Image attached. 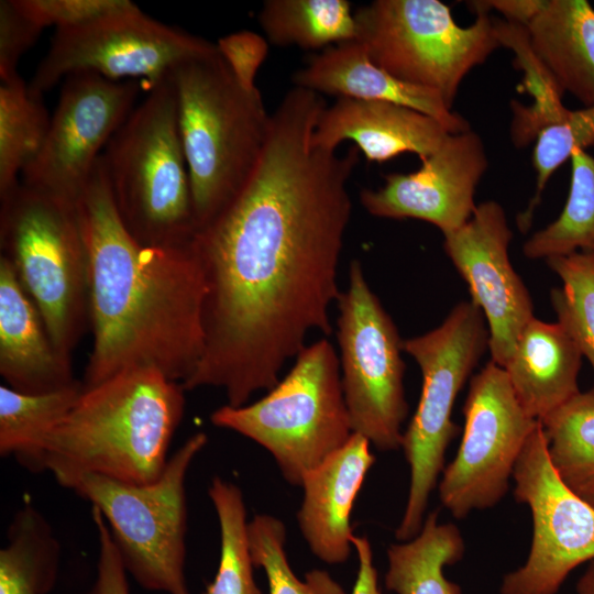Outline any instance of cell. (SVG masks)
<instances>
[{"label": "cell", "instance_id": "cell-6", "mask_svg": "<svg viewBox=\"0 0 594 594\" xmlns=\"http://www.w3.org/2000/svg\"><path fill=\"white\" fill-rule=\"evenodd\" d=\"M210 420L262 446L284 479L300 486L309 471L353 435L334 346L327 338L306 345L265 396L239 407L226 404Z\"/></svg>", "mask_w": 594, "mask_h": 594}, {"label": "cell", "instance_id": "cell-40", "mask_svg": "<svg viewBox=\"0 0 594 594\" xmlns=\"http://www.w3.org/2000/svg\"><path fill=\"white\" fill-rule=\"evenodd\" d=\"M547 0H492L472 1L475 11L488 12L495 9L506 21L527 26L528 23L542 10Z\"/></svg>", "mask_w": 594, "mask_h": 594}, {"label": "cell", "instance_id": "cell-25", "mask_svg": "<svg viewBox=\"0 0 594 594\" xmlns=\"http://www.w3.org/2000/svg\"><path fill=\"white\" fill-rule=\"evenodd\" d=\"M0 550V594H48L55 586L61 544L48 521L32 505L13 516Z\"/></svg>", "mask_w": 594, "mask_h": 594}, {"label": "cell", "instance_id": "cell-18", "mask_svg": "<svg viewBox=\"0 0 594 594\" xmlns=\"http://www.w3.org/2000/svg\"><path fill=\"white\" fill-rule=\"evenodd\" d=\"M449 134L439 121L406 106L338 98L321 111L311 145L337 151L343 141H352L369 161L381 163L403 153L422 160L436 152Z\"/></svg>", "mask_w": 594, "mask_h": 594}, {"label": "cell", "instance_id": "cell-36", "mask_svg": "<svg viewBox=\"0 0 594 594\" xmlns=\"http://www.w3.org/2000/svg\"><path fill=\"white\" fill-rule=\"evenodd\" d=\"M16 7L41 29L86 25L130 7L129 0H14Z\"/></svg>", "mask_w": 594, "mask_h": 594}, {"label": "cell", "instance_id": "cell-13", "mask_svg": "<svg viewBox=\"0 0 594 594\" xmlns=\"http://www.w3.org/2000/svg\"><path fill=\"white\" fill-rule=\"evenodd\" d=\"M464 429L439 484L442 505L457 519L495 506L539 420L521 407L503 367L490 361L475 374L463 406Z\"/></svg>", "mask_w": 594, "mask_h": 594}, {"label": "cell", "instance_id": "cell-37", "mask_svg": "<svg viewBox=\"0 0 594 594\" xmlns=\"http://www.w3.org/2000/svg\"><path fill=\"white\" fill-rule=\"evenodd\" d=\"M43 29L26 16L14 0L0 1V78L8 81L18 76L22 55L34 44Z\"/></svg>", "mask_w": 594, "mask_h": 594}, {"label": "cell", "instance_id": "cell-23", "mask_svg": "<svg viewBox=\"0 0 594 594\" xmlns=\"http://www.w3.org/2000/svg\"><path fill=\"white\" fill-rule=\"evenodd\" d=\"M530 46L562 92L594 106V8L585 0H547L526 26Z\"/></svg>", "mask_w": 594, "mask_h": 594}, {"label": "cell", "instance_id": "cell-27", "mask_svg": "<svg viewBox=\"0 0 594 594\" xmlns=\"http://www.w3.org/2000/svg\"><path fill=\"white\" fill-rule=\"evenodd\" d=\"M81 382L43 394H26L7 385L0 386V455H13L22 466L36 472L38 448L72 409Z\"/></svg>", "mask_w": 594, "mask_h": 594}, {"label": "cell", "instance_id": "cell-26", "mask_svg": "<svg viewBox=\"0 0 594 594\" xmlns=\"http://www.w3.org/2000/svg\"><path fill=\"white\" fill-rule=\"evenodd\" d=\"M257 19L267 40L277 46L321 52L358 37L346 0H266Z\"/></svg>", "mask_w": 594, "mask_h": 594}, {"label": "cell", "instance_id": "cell-29", "mask_svg": "<svg viewBox=\"0 0 594 594\" xmlns=\"http://www.w3.org/2000/svg\"><path fill=\"white\" fill-rule=\"evenodd\" d=\"M570 158L565 206L557 220L525 242L522 252L528 258L547 261L594 250V157L584 148H574Z\"/></svg>", "mask_w": 594, "mask_h": 594}, {"label": "cell", "instance_id": "cell-38", "mask_svg": "<svg viewBox=\"0 0 594 594\" xmlns=\"http://www.w3.org/2000/svg\"><path fill=\"white\" fill-rule=\"evenodd\" d=\"M217 48L239 84L251 91L267 53V41L255 32L242 30L218 40Z\"/></svg>", "mask_w": 594, "mask_h": 594}, {"label": "cell", "instance_id": "cell-34", "mask_svg": "<svg viewBox=\"0 0 594 594\" xmlns=\"http://www.w3.org/2000/svg\"><path fill=\"white\" fill-rule=\"evenodd\" d=\"M248 531L253 564L264 570L271 594H346L326 571L312 570L304 580L295 575L285 551L286 528L278 518L256 515Z\"/></svg>", "mask_w": 594, "mask_h": 594}, {"label": "cell", "instance_id": "cell-43", "mask_svg": "<svg viewBox=\"0 0 594 594\" xmlns=\"http://www.w3.org/2000/svg\"><path fill=\"white\" fill-rule=\"evenodd\" d=\"M572 490L594 507V480L578 485Z\"/></svg>", "mask_w": 594, "mask_h": 594}, {"label": "cell", "instance_id": "cell-3", "mask_svg": "<svg viewBox=\"0 0 594 594\" xmlns=\"http://www.w3.org/2000/svg\"><path fill=\"white\" fill-rule=\"evenodd\" d=\"M184 387L152 369H131L82 388L42 440L36 472L57 483L96 474L144 485L163 473L185 409Z\"/></svg>", "mask_w": 594, "mask_h": 594}, {"label": "cell", "instance_id": "cell-20", "mask_svg": "<svg viewBox=\"0 0 594 594\" xmlns=\"http://www.w3.org/2000/svg\"><path fill=\"white\" fill-rule=\"evenodd\" d=\"M293 80L295 87L319 95L413 108L439 121L449 133L471 130L466 119L452 111L437 91L402 81L375 65L356 38L315 54Z\"/></svg>", "mask_w": 594, "mask_h": 594}, {"label": "cell", "instance_id": "cell-11", "mask_svg": "<svg viewBox=\"0 0 594 594\" xmlns=\"http://www.w3.org/2000/svg\"><path fill=\"white\" fill-rule=\"evenodd\" d=\"M337 306L338 356L352 430L381 451L397 450L408 415L403 340L358 260L350 264Z\"/></svg>", "mask_w": 594, "mask_h": 594}, {"label": "cell", "instance_id": "cell-22", "mask_svg": "<svg viewBox=\"0 0 594 594\" xmlns=\"http://www.w3.org/2000/svg\"><path fill=\"white\" fill-rule=\"evenodd\" d=\"M583 355L564 327L532 318L504 367L524 410L541 420L580 393Z\"/></svg>", "mask_w": 594, "mask_h": 594}, {"label": "cell", "instance_id": "cell-19", "mask_svg": "<svg viewBox=\"0 0 594 594\" xmlns=\"http://www.w3.org/2000/svg\"><path fill=\"white\" fill-rule=\"evenodd\" d=\"M370 441L359 433L302 479L297 520L311 552L328 564L348 560L354 537L351 512L375 462Z\"/></svg>", "mask_w": 594, "mask_h": 594}, {"label": "cell", "instance_id": "cell-14", "mask_svg": "<svg viewBox=\"0 0 594 594\" xmlns=\"http://www.w3.org/2000/svg\"><path fill=\"white\" fill-rule=\"evenodd\" d=\"M514 496L528 505L532 541L526 562L504 575L501 594H557L568 575L594 559V507L554 470L538 421L516 462Z\"/></svg>", "mask_w": 594, "mask_h": 594}, {"label": "cell", "instance_id": "cell-10", "mask_svg": "<svg viewBox=\"0 0 594 594\" xmlns=\"http://www.w3.org/2000/svg\"><path fill=\"white\" fill-rule=\"evenodd\" d=\"M487 13L460 26L439 0H375L354 12L356 40L375 65L452 108L465 76L501 46Z\"/></svg>", "mask_w": 594, "mask_h": 594}, {"label": "cell", "instance_id": "cell-8", "mask_svg": "<svg viewBox=\"0 0 594 594\" xmlns=\"http://www.w3.org/2000/svg\"><path fill=\"white\" fill-rule=\"evenodd\" d=\"M207 441L205 432L189 437L150 484H129L90 473L58 482L100 512L128 574L145 590L190 594L185 578V480Z\"/></svg>", "mask_w": 594, "mask_h": 594}, {"label": "cell", "instance_id": "cell-35", "mask_svg": "<svg viewBox=\"0 0 594 594\" xmlns=\"http://www.w3.org/2000/svg\"><path fill=\"white\" fill-rule=\"evenodd\" d=\"M594 143V106L570 110L558 124L544 128L537 136L532 154L536 170L535 196L524 212L517 217V224L526 231L530 228L534 212L549 178L570 158L574 148H584Z\"/></svg>", "mask_w": 594, "mask_h": 594}, {"label": "cell", "instance_id": "cell-1", "mask_svg": "<svg viewBox=\"0 0 594 594\" xmlns=\"http://www.w3.org/2000/svg\"><path fill=\"white\" fill-rule=\"evenodd\" d=\"M326 106L317 92L290 89L249 180L195 234L207 286L205 349L185 391L217 387L227 405L243 406L278 383L309 332H332L359 151L311 145Z\"/></svg>", "mask_w": 594, "mask_h": 594}, {"label": "cell", "instance_id": "cell-7", "mask_svg": "<svg viewBox=\"0 0 594 594\" xmlns=\"http://www.w3.org/2000/svg\"><path fill=\"white\" fill-rule=\"evenodd\" d=\"M2 254L70 359L89 320L86 246L76 205L23 184L1 200Z\"/></svg>", "mask_w": 594, "mask_h": 594}, {"label": "cell", "instance_id": "cell-21", "mask_svg": "<svg viewBox=\"0 0 594 594\" xmlns=\"http://www.w3.org/2000/svg\"><path fill=\"white\" fill-rule=\"evenodd\" d=\"M0 374L7 386L43 394L76 384L70 359L53 343L10 261L0 257Z\"/></svg>", "mask_w": 594, "mask_h": 594}, {"label": "cell", "instance_id": "cell-2", "mask_svg": "<svg viewBox=\"0 0 594 594\" xmlns=\"http://www.w3.org/2000/svg\"><path fill=\"white\" fill-rule=\"evenodd\" d=\"M86 246L92 348L82 388L131 369L183 384L205 349L207 286L193 242L140 244L116 208L101 157L76 202Z\"/></svg>", "mask_w": 594, "mask_h": 594}, {"label": "cell", "instance_id": "cell-24", "mask_svg": "<svg viewBox=\"0 0 594 594\" xmlns=\"http://www.w3.org/2000/svg\"><path fill=\"white\" fill-rule=\"evenodd\" d=\"M433 510L420 532L387 550L386 588L396 594H462L461 586L446 578L443 569L459 562L465 551L463 537L453 524H440Z\"/></svg>", "mask_w": 594, "mask_h": 594}, {"label": "cell", "instance_id": "cell-4", "mask_svg": "<svg viewBox=\"0 0 594 594\" xmlns=\"http://www.w3.org/2000/svg\"><path fill=\"white\" fill-rule=\"evenodd\" d=\"M197 231L242 189L264 150L271 114L243 88L218 48L172 73Z\"/></svg>", "mask_w": 594, "mask_h": 594}, {"label": "cell", "instance_id": "cell-45", "mask_svg": "<svg viewBox=\"0 0 594 594\" xmlns=\"http://www.w3.org/2000/svg\"><path fill=\"white\" fill-rule=\"evenodd\" d=\"M593 146H594V143H593Z\"/></svg>", "mask_w": 594, "mask_h": 594}, {"label": "cell", "instance_id": "cell-33", "mask_svg": "<svg viewBox=\"0 0 594 594\" xmlns=\"http://www.w3.org/2000/svg\"><path fill=\"white\" fill-rule=\"evenodd\" d=\"M562 285L552 288L551 304L561 323L594 372V254L574 252L547 260Z\"/></svg>", "mask_w": 594, "mask_h": 594}, {"label": "cell", "instance_id": "cell-32", "mask_svg": "<svg viewBox=\"0 0 594 594\" xmlns=\"http://www.w3.org/2000/svg\"><path fill=\"white\" fill-rule=\"evenodd\" d=\"M550 461L571 488L594 480V388L539 420Z\"/></svg>", "mask_w": 594, "mask_h": 594}, {"label": "cell", "instance_id": "cell-28", "mask_svg": "<svg viewBox=\"0 0 594 594\" xmlns=\"http://www.w3.org/2000/svg\"><path fill=\"white\" fill-rule=\"evenodd\" d=\"M51 119L42 97L18 75L0 85V200L18 186V176L40 152Z\"/></svg>", "mask_w": 594, "mask_h": 594}, {"label": "cell", "instance_id": "cell-39", "mask_svg": "<svg viewBox=\"0 0 594 594\" xmlns=\"http://www.w3.org/2000/svg\"><path fill=\"white\" fill-rule=\"evenodd\" d=\"M97 530L99 553L96 580L89 594H130L128 572L100 512L91 508Z\"/></svg>", "mask_w": 594, "mask_h": 594}, {"label": "cell", "instance_id": "cell-5", "mask_svg": "<svg viewBox=\"0 0 594 594\" xmlns=\"http://www.w3.org/2000/svg\"><path fill=\"white\" fill-rule=\"evenodd\" d=\"M100 157L118 213L140 244L193 242L197 228L170 74L150 88Z\"/></svg>", "mask_w": 594, "mask_h": 594}, {"label": "cell", "instance_id": "cell-17", "mask_svg": "<svg viewBox=\"0 0 594 594\" xmlns=\"http://www.w3.org/2000/svg\"><path fill=\"white\" fill-rule=\"evenodd\" d=\"M421 162L415 172L386 175L377 189L364 188L360 200L374 217L422 220L446 235L466 223L476 208L475 190L488 165L485 146L472 130L450 133Z\"/></svg>", "mask_w": 594, "mask_h": 594}, {"label": "cell", "instance_id": "cell-42", "mask_svg": "<svg viewBox=\"0 0 594 594\" xmlns=\"http://www.w3.org/2000/svg\"><path fill=\"white\" fill-rule=\"evenodd\" d=\"M576 594H594V559L576 583Z\"/></svg>", "mask_w": 594, "mask_h": 594}, {"label": "cell", "instance_id": "cell-44", "mask_svg": "<svg viewBox=\"0 0 594 594\" xmlns=\"http://www.w3.org/2000/svg\"><path fill=\"white\" fill-rule=\"evenodd\" d=\"M591 253H593V254H594V250H593V251H592Z\"/></svg>", "mask_w": 594, "mask_h": 594}, {"label": "cell", "instance_id": "cell-15", "mask_svg": "<svg viewBox=\"0 0 594 594\" xmlns=\"http://www.w3.org/2000/svg\"><path fill=\"white\" fill-rule=\"evenodd\" d=\"M140 86L94 73L67 77L45 141L23 169V185L75 204L101 150L132 112Z\"/></svg>", "mask_w": 594, "mask_h": 594}, {"label": "cell", "instance_id": "cell-31", "mask_svg": "<svg viewBox=\"0 0 594 594\" xmlns=\"http://www.w3.org/2000/svg\"><path fill=\"white\" fill-rule=\"evenodd\" d=\"M220 526V560L202 594H262L253 575L246 509L241 490L215 476L208 488Z\"/></svg>", "mask_w": 594, "mask_h": 594}, {"label": "cell", "instance_id": "cell-9", "mask_svg": "<svg viewBox=\"0 0 594 594\" xmlns=\"http://www.w3.org/2000/svg\"><path fill=\"white\" fill-rule=\"evenodd\" d=\"M488 341L485 317L472 301L455 305L437 328L403 340V351L421 371L422 388L417 409L402 437L410 484L395 532L397 540L408 541L422 528L429 496L446 466L447 448L460 430L451 418L454 402L488 349Z\"/></svg>", "mask_w": 594, "mask_h": 594}, {"label": "cell", "instance_id": "cell-41", "mask_svg": "<svg viewBox=\"0 0 594 594\" xmlns=\"http://www.w3.org/2000/svg\"><path fill=\"white\" fill-rule=\"evenodd\" d=\"M352 544L358 554L359 569L351 594H381L377 571L373 565V553L369 539L364 536H354Z\"/></svg>", "mask_w": 594, "mask_h": 594}, {"label": "cell", "instance_id": "cell-12", "mask_svg": "<svg viewBox=\"0 0 594 594\" xmlns=\"http://www.w3.org/2000/svg\"><path fill=\"white\" fill-rule=\"evenodd\" d=\"M216 50V44L154 20L132 3L86 25L56 30L28 85L42 97L64 77L94 73L111 80L142 78L151 88L185 61Z\"/></svg>", "mask_w": 594, "mask_h": 594}, {"label": "cell", "instance_id": "cell-30", "mask_svg": "<svg viewBox=\"0 0 594 594\" xmlns=\"http://www.w3.org/2000/svg\"><path fill=\"white\" fill-rule=\"evenodd\" d=\"M493 23L501 46L514 52L516 65L525 73V87L534 97L531 106H513L512 139L521 147L537 139L544 128L561 123L570 109L562 103L563 92L534 53L526 26L498 19H493Z\"/></svg>", "mask_w": 594, "mask_h": 594}, {"label": "cell", "instance_id": "cell-16", "mask_svg": "<svg viewBox=\"0 0 594 594\" xmlns=\"http://www.w3.org/2000/svg\"><path fill=\"white\" fill-rule=\"evenodd\" d=\"M443 237L446 254L487 322L491 361L504 369L535 318L529 290L508 255L513 232L504 208L494 200L482 202L466 223Z\"/></svg>", "mask_w": 594, "mask_h": 594}]
</instances>
